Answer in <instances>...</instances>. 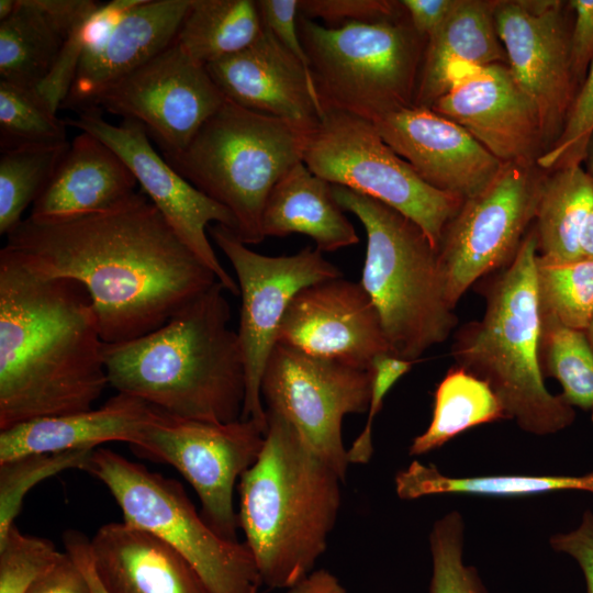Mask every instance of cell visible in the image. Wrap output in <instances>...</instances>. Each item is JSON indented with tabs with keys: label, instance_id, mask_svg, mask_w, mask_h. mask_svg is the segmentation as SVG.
Returning <instances> with one entry per match:
<instances>
[{
	"label": "cell",
	"instance_id": "obj_30",
	"mask_svg": "<svg viewBox=\"0 0 593 593\" xmlns=\"http://www.w3.org/2000/svg\"><path fill=\"white\" fill-rule=\"evenodd\" d=\"M261 31L256 1L191 0L175 41L206 66L244 49Z\"/></svg>",
	"mask_w": 593,
	"mask_h": 593
},
{
	"label": "cell",
	"instance_id": "obj_1",
	"mask_svg": "<svg viewBox=\"0 0 593 593\" xmlns=\"http://www.w3.org/2000/svg\"><path fill=\"white\" fill-rule=\"evenodd\" d=\"M4 248L38 272L81 283L105 344L159 328L219 281L143 192L102 212L27 216Z\"/></svg>",
	"mask_w": 593,
	"mask_h": 593
},
{
	"label": "cell",
	"instance_id": "obj_12",
	"mask_svg": "<svg viewBox=\"0 0 593 593\" xmlns=\"http://www.w3.org/2000/svg\"><path fill=\"white\" fill-rule=\"evenodd\" d=\"M208 232L232 265L242 298L237 336L246 394L240 418L268 426L261 379L284 314L301 290L343 275L311 246L290 256H266L251 250L226 226L214 224Z\"/></svg>",
	"mask_w": 593,
	"mask_h": 593
},
{
	"label": "cell",
	"instance_id": "obj_18",
	"mask_svg": "<svg viewBox=\"0 0 593 593\" xmlns=\"http://www.w3.org/2000/svg\"><path fill=\"white\" fill-rule=\"evenodd\" d=\"M430 109L463 127L502 163L536 165L547 152L538 108L507 64L458 69Z\"/></svg>",
	"mask_w": 593,
	"mask_h": 593
},
{
	"label": "cell",
	"instance_id": "obj_3",
	"mask_svg": "<svg viewBox=\"0 0 593 593\" xmlns=\"http://www.w3.org/2000/svg\"><path fill=\"white\" fill-rule=\"evenodd\" d=\"M226 289L216 281L159 328L103 345L109 385L176 417L240 419L246 373Z\"/></svg>",
	"mask_w": 593,
	"mask_h": 593
},
{
	"label": "cell",
	"instance_id": "obj_45",
	"mask_svg": "<svg viewBox=\"0 0 593 593\" xmlns=\"http://www.w3.org/2000/svg\"><path fill=\"white\" fill-rule=\"evenodd\" d=\"M415 361L401 358L390 351L377 355L371 363V395L368 407V422H373L382 407L390 389L411 370Z\"/></svg>",
	"mask_w": 593,
	"mask_h": 593
},
{
	"label": "cell",
	"instance_id": "obj_52",
	"mask_svg": "<svg viewBox=\"0 0 593 593\" xmlns=\"http://www.w3.org/2000/svg\"><path fill=\"white\" fill-rule=\"evenodd\" d=\"M18 0H1L0 1V21L9 18L16 9Z\"/></svg>",
	"mask_w": 593,
	"mask_h": 593
},
{
	"label": "cell",
	"instance_id": "obj_51",
	"mask_svg": "<svg viewBox=\"0 0 593 593\" xmlns=\"http://www.w3.org/2000/svg\"><path fill=\"white\" fill-rule=\"evenodd\" d=\"M583 161L586 166V172L592 177L593 179V130L589 135L585 149H584V156Z\"/></svg>",
	"mask_w": 593,
	"mask_h": 593
},
{
	"label": "cell",
	"instance_id": "obj_32",
	"mask_svg": "<svg viewBox=\"0 0 593 593\" xmlns=\"http://www.w3.org/2000/svg\"><path fill=\"white\" fill-rule=\"evenodd\" d=\"M65 40L35 0H18L15 11L0 21V80L36 89Z\"/></svg>",
	"mask_w": 593,
	"mask_h": 593
},
{
	"label": "cell",
	"instance_id": "obj_11",
	"mask_svg": "<svg viewBox=\"0 0 593 593\" xmlns=\"http://www.w3.org/2000/svg\"><path fill=\"white\" fill-rule=\"evenodd\" d=\"M544 171L537 165L504 163L445 225L437 253L452 309L475 281L503 269L516 256L536 217L548 174Z\"/></svg>",
	"mask_w": 593,
	"mask_h": 593
},
{
	"label": "cell",
	"instance_id": "obj_42",
	"mask_svg": "<svg viewBox=\"0 0 593 593\" xmlns=\"http://www.w3.org/2000/svg\"><path fill=\"white\" fill-rule=\"evenodd\" d=\"M256 3L262 26L269 29L311 75L298 29L299 0H259Z\"/></svg>",
	"mask_w": 593,
	"mask_h": 593
},
{
	"label": "cell",
	"instance_id": "obj_22",
	"mask_svg": "<svg viewBox=\"0 0 593 593\" xmlns=\"http://www.w3.org/2000/svg\"><path fill=\"white\" fill-rule=\"evenodd\" d=\"M191 0H143L124 13L99 41L88 45L61 105L91 107L110 85L170 46Z\"/></svg>",
	"mask_w": 593,
	"mask_h": 593
},
{
	"label": "cell",
	"instance_id": "obj_26",
	"mask_svg": "<svg viewBox=\"0 0 593 593\" xmlns=\"http://www.w3.org/2000/svg\"><path fill=\"white\" fill-rule=\"evenodd\" d=\"M496 1L457 0L426 42L414 105L432 108L463 67L507 64L494 23Z\"/></svg>",
	"mask_w": 593,
	"mask_h": 593
},
{
	"label": "cell",
	"instance_id": "obj_8",
	"mask_svg": "<svg viewBox=\"0 0 593 593\" xmlns=\"http://www.w3.org/2000/svg\"><path fill=\"white\" fill-rule=\"evenodd\" d=\"M317 100L371 122L414 105L427 38L410 20L327 27L299 14Z\"/></svg>",
	"mask_w": 593,
	"mask_h": 593
},
{
	"label": "cell",
	"instance_id": "obj_14",
	"mask_svg": "<svg viewBox=\"0 0 593 593\" xmlns=\"http://www.w3.org/2000/svg\"><path fill=\"white\" fill-rule=\"evenodd\" d=\"M260 391L266 411L284 417L345 482L350 462L342 423L348 414L368 411L370 371L276 344Z\"/></svg>",
	"mask_w": 593,
	"mask_h": 593
},
{
	"label": "cell",
	"instance_id": "obj_37",
	"mask_svg": "<svg viewBox=\"0 0 593 593\" xmlns=\"http://www.w3.org/2000/svg\"><path fill=\"white\" fill-rule=\"evenodd\" d=\"M465 521L458 511L438 518L429 533V593H489L478 570L463 562Z\"/></svg>",
	"mask_w": 593,
	"mask_h": 593
},
{
	"label": "cell",
	"instance_id": "obj_38",
	"mask_svg": "<svg viewBox=\"0 0 593 593\" xmlns=\"http://www.w3.org/2000/svg\"><path fill=\"white\" fill-rule=\"evenodd\" d=\"M93 449L26 455L0 463V539L14 524L25 494L65 469H83Z\"/></svg>",
	"mask_w": 593,
	"mask_h": 593
},
{
	"label": "cell",
	"instance_id": "obj_6",
	"mask_svg": "<svg viewBox=\"0 0 593 593\" xmlns=\"http://www.w3.org/2000/svg\"><path fill=\"white\" fill-rule=\"evenodd\" d=\"M332 191L365 228L360 284L379 314L390 353L417 361L458 324L446 299L437 249L416 223L393 208L343 186L332 184Z\"/></svg>",
	"mask_w": 593,
	"mask_h": 593
},
{
	"label": "cell",
	"instance_id": "obj_13",
	"mask_svg": "<svg viewBox=\"0 0 593 593\" xmlns=\"http://www.w3.org/2000/svg\"><path fill=\"white\" fill-rule=\"evenodd\" d=\"M266 430L254 419L209 423L159 410L131 448L176 468L198 494L205 522L223 538L237 541L234 486L257 461Z\"/></svg>",
	"mask_w": 593,
	"mask_h": 593
},
{
	"label": "cell",
	"instance_id": "obj_49",
	"mask_svg": "<svg viewBox=\"0 0 593 593\" xmlns=\"http://www.w3.org/2000/svg\"><path fill=\"white\" fill-rule=\"evenodd\" d=\"M287 593H347V591L332 572L317 569L287 589Z\"/></svg>",
	"mask_w": 593,
	"mask_h": 593
},
{
	"label": "cell",
	"instance_id": "obj_39",
	"mask_svg": "<svg viewBox=\"0 0 593 593\" xmlns=\"http://www.w3.org/2000/svg\"><path fill=\"white\" fill-rule=\"evenodd\" d=\"M63 553L51 540L24 535L13 524L0 539V593H26Z\"/></svg>",
	"mask_w": 593,
	"mask_h": 593
},
{
	"label": "cell",
	"instance_id": "obj_48",
	"mask_svg": "<svg viewBox=\"0 0 593 593\" xmlns=\"http://www.w3.org/2000/svg\"><path fill=\"white\" fill-rule=\"evenodd\" d=\"M64 544L66 551L87 577L91 592L108 593L96 573L90 552V540L82 534L71 530L64 535Z\"/></svg>",
	"mask_w": 593,
	"mask_h": 593
},
{
	"label": "cell",
	"instance_id": "obj_16",
	"mask_svg": "<svg viewBox=\"0 0 593 593\" xmlns=\"http://www.w3.org/2000/svg\"><path fill=\"white\" fill-rule=\"evenodd\" d=\"M97 110H81L76 119L66 120V123L96 136L113 149L132 171L142 192L181 240L216 276L227 292L239 295L237 281L222 266L208 238L212 223L235 232L236 223L232 213L175 170L154 149L148 134L138 122L123 120L115 125L101 118Z\"/></svg>",
	"mask_w": 593,
	"mask_h": 593
},
{
	"label": "cell",
	"instance_id": "obj_15",
	"mask_svg": "<svg viewBox=\"0 0 593 593\" xmlns=\"http://www.w3.org/2000/svg\"><path fill=\"white\" fill-rule=\"evenodd\" d=\"M225 101L205 65L175 41L105 88L90 108L138 122L159 145L163 156L170 157L188 146Z\"/></svg>",
	"mask_w": 593,
	"mask_h": 593
},
{
	"label": "cell",
	"instance_id": "obj_24",
	"mask_svg": "<svg viewBox=\"0 0 593 593\" xmlns=\"http://www.w3.org/2000/svg\"><path fill=\"white\" fill-rule=\"evenodd\" d=\"M158 411L138 398L118 393L99 409L20 423L0 433V463L33 454L94 449L108 441L132 446Z\"/></svg>",
	"mask_w": 593,
	"mask_h": 593
},
{
	"label": "cell",
	"instance_id": "obj_10",
	"mask_svg": "<svg viewBox=\"0 0 593 593\" xmlns=\"http://www.w3.org/2000/svg\"><path fill=\"white\" fill-rule=\"evenodd\" d=\"M305 166L332 184L371 197L416 223L438 249L445 225L463 200L426 183L381 137L373 122L323 110L309 133Z\"/></svg>",
	"mask_w": 593,
	"mask_h": 593
},
{
	"label": "cell",
	"instance_id": "obj_40",
	"mask_svg": "<svg viewBox=\"0 0 593 593\" xmlns=\"http://www.w3.org/2000/svg\"><path fill=\"white\" fill-rule=\"evenodd\" d=\"M593 130V61L577 90L561 135L538 159L542 170L580 165L590 133Z\"/></svg>",
	"mask_w": 593,
	"mask_h": 593
},
{
	"label": "cell",
	"instance_id": "obj_36",
	"mask_svg": "<svg viewBox=\"0 0 593 593\" xmlns=\"http://www.w3.org/2000/svg\"><path fill=\"white\" fill-rule=\"evenodd\" d=\"M67 126L36 89L0 80L1 150L67 143Z\"/></svg>",
	"mask_w": 593,
	"mask_h": 593
},
{
	"label": "cell",
	"instance_id": "obj_23",
	"mask_svg": "<svg viewBox=\"0 0 593 593\" xmlns=\"http://www.w3.org/2000/svg\"><path fill=\"white\" fill-rule=\"evenodd\" d=\"M90 552L108 593H209L172 547L125 522L101 526L90 540Z\"/></svg>",
	"mask_w": 593,
	"mask_h": 593
},
{
	"label": "cell",
	"instance_id": "obj_27",
	"mask_svg": "<svg viewBox=\"0 0 593 593\" xmlns=\"http://www.w3.org/2000/svg\"><path fill=\"white\" fill-rule=\"evenodd\" d=\"M332 183L313 174L303 161L272 188L262 213V234L283 237L292 233L311 237L320 251H335L359 243Z\"/></svg>",
	"mask_w": 593,
	"mask_h": 593
},
{
	"label": "cell",
	"instance_id": "obj_4",
	"mask_svg": "<svg viewBox=\"0 0 593 593\" xmlns=\"http://www.w3.org/2000/svg\"><path fill=\"white\" fill-rule=\"evenodd\" d=\"M266 412L262 450L239 479L238 523L261 582L289 589L325 552L344 481L284 417Z\"/></svg>",
	"mask_w": 593,
	"mask_h": 593
},
{
	"label": "cell",
	"instance_id": "obj_53",
	"mask_svg": "<svg viewBox=\"0 0 593 593\" xmlns=\"http://www.w3.org/2000/svg\"><path fill=\"white\" fill-rule=\"evenodd\" d=\"M585 334H586V337L593 348V314H592V317H591V321L585 329Z\"/></svg>",
	"mask_w": 593,
	"mask_h": 593
},
{
	"label": "cell",
	"instance_id": "obj_31",
	"mask_svg": "<svg viewBox=\"0 0 593 593\" xmlns=\"http://www.w3.org/2000/svg\"><path fill=\"white\" fill-rule=\"evenodd\" d=\"M503 419L507 416L490 385L465 369L452 367L435 390L430 424L413 439L409 454H427L474 426Z\"/></svg>",
	"mask_w": 593,
	"mask_h": 593
},
{
	"label": "cell",
	"instance_id": "obj_44",
	"mask_svg": "<svg viewBox=\"0 0 593 593\" xmlns=\"http://www.w3.org/2000/svg\"><path fill=\"white\" fill-rule=\"evenodd\" d=\"M550 547L571 557L580 567L585 593H593V512L585 510L574 529L555 534L549 539Z\"/></svg>",
	"mask_w": 593,
	"mask_h": 593
},
{
	"label": "cell",
	"instance_id": "obj_17",
	"mask_svg": "<svg viewBox=\"0 0 593 593\" xmlns=\"http://www.w3.org/2000/svg\"><path fill=\"white\" fill-rule=\"evenodd\" d=\"M493 14L507 66L538 108L548 150L562 133L578 88L564 4L496 1Z\"/></svg>",
	"mask_w": 593,
	"mask_h": 593
},
{
	"label": "cell",
	"instance_id": "obj_43",
	"mask_svg": "<svg viewBox=\"0 0 593 593\" xmlns=\"http://www.w3.org/2000/svg\"><path fill=\"white\" fill-rule=\"evenodd\" d=\"M574 22L570 33L571 70L578 88L593 61V0H571Z\"/></svg>",
	"mask_w": 593,
	"mask_h": 593
},
{
	"label": "cell",
	"instance_id": "obj_54",
	"mask_svg": "<svg viewBox=\"0 0 593 593\" xmlns=\"http://www.w3.org/2000/svg\"><path fill=\"white\" fill-rule=\"evenodd\" d=\"M591 417H592V422H593V409L591 410Z\"/></svg>",
	"mask_w": 593,
	"mask_h": 593
},
{
	"label": "cell",
	"instance_id": "obj_2",
	"mask_svg": "<svg viewBox=\"0 0 593 593\" xmlns=\"http://www.w3.org/2000/svg\"><path fill=\"white\" fill-rule=\"evenodd\" d=\"M103 345L81 283L0 250V430L91 410L109 385Z\"/></svg>",
	"mask_w": 593,
	"mask_h": 593
},
{
	"label": "cell",
	"instance_id": "obj_9",
	"mask_svg": "<svg viewBox=\"0 0 593 593\" xmlns=\"http://www.w3.org/2000/svg\"><path fill=\"white\" fill-rule=\"evenodd\" d=\"M100 480L124 522L160 538L195 570L209 593H258L262 584L246 542L220 536L176 480L113 450L94 448L83 469Z\"/></svg>",
	"mask_w": 593,
	"mask_h": 593
},
{
	"label": "cell",
	"instance_id": "obj_5",
	"mask_svg": "<svg viewBox=\"0 0 593 593\" xmlns=\"http://www.w3.org/2000/svg\"><path fill=\"white\" fill-rule=\"evenodd\" d=\"M537 256L533 227L514 259L488 282L483 316L457 332L451 354L456 366L490 385L507 419L544 436L569 427L575 411L547 389L540 368Z\"/></svg>",
	"mask_w": 593,
	"mask_h": 593
},
{
	"label": "cell",
	"instance_id": "obj_29",
	"mask_svg": "<svg viewBox=\"0 0 593 593\" xmlns=\"http://www.w3.org/2000/svg\"><path fill=\"white\" fill-rule=\"evenodd\" d=\"M593 208V179L581 165L548 172L535 217L538 255L552 260L581 257L580 239Z\"/></svg>",
	"mask_w": 593,
	"mask_h": 593
},
{
	"label": "cell",
	"instance_id": "obj_34",
	"mask_svg": "<svg viewBox=\"0 0 593 593\" xmlns=\"http://www.w3.org/2000/svg\"><path fill=\"white\" fill-rule=\"evenodd\" d=\"M69 144L25 145L1 150V235L8 236L23 221L24 211L40 197Z\"/></svg>",
	"mask_w": 593,
	"mask_h": 593
},
{
	"label": "cell",
	"instance_id": "obj_47",
	"mask_svg": "<svg viewBox=\"0 0 593 593\" xmlns=\"http://www.w3.org/2000/svg\"><path fill=\"white\" fill-rule=\"evenodd\" d=\"M457 0H402L409 20L421 36L428 38L446 20Z\"/></svg>",
	"mask_w": 593,
	"mask_h": 593
},
{
	"label": "cell",
	"instance_id": "obj_50",
	"mask_svg": "<svg viewBox=\"0 0 593 593\" xmlns=\"http://www.w3.org/2000/svg\"><path fill=\"white\" fill-rule=\"evenodd\" d=\"M580 251L581 257L593 259V208L581 234Z\"/></svg>",
	"mask_w": 593,
	"mask_h": 593
},
{
	"label": "cell",
	"instance_id": "obj_21",
	"mask_svg": "<svg viewBox=\"0 0 593 593\" xmlns=\"http://www.w3.org/2000/svg\"><path fill=\"white\" fill-rule=\"evenodd\" d=\"M205 67L226 100L242 108L311 130L321 120L311 75L265 26L250 45Z\"/></svg>",
	"mask_w": 593,
	"mask_h": 593
},
{
	"label": "cell",
	"instance_id": "obj_7",
	"mask_svg": "<svg viewBox=\"0 0 593 593\" xmlns=\"http://www.w3.org/2000/svg\"><path fill=\"white\" fill-rule=\"evenodd\" d=\"M312 130L226 100L181 153L163 157L232 213L235 234L244 244L257 245L265 239L261 222L268 195L303 161Z\"/></svg>",
	"mask_w": 593,
	"mask_h": 593
},
{
	"label": "cell",
	"instance_id": "obj_20",
	"mask_svg": "<svg viewBox=\"0 0 593 593\" xmlns=\"http://www.w3.org/2000/svg\"><path fill=\"white\" fill-rule=\"evenodd\" d=\"M373 123L426 183L462 200L482 191L504 164L463 127L429 108L412 105Z\"/></svg>",
	"mask_w": 593,
	"mask_h": 593
},
{
	"label": "cell",
	"instance_id": "obj_33",
	"mask_svg": "<svg viewBox=\"0 0 593 593\" xmlns=\"http://www.w3.org/2000/svg\"><path fill=\"white\" fill-rule=\"evenodd\" d=\"M539 362L544 377L559 382L571 406L593 409V348L584 331L540 314Z\"/></svg>",
	"mask_w": 593,
	"mask_h": 593
},
{
	"label": "cell",
	"instance_id": "obj_35",
	"mask_svg": "<svg viewBox=\"0 0 593 593\" xmlns=\"http://www.w3.org/2000/svg\"><path fill=\"white\" fill-rule=\"evenodd\" d=\"M536 284L540 314L584 331L593 314V259H536Z\"/></svg>",
	"mask_w": 593,
	"mask_h": 593
},
{
	"label": "cell",
	"instance_id": "obj_46",
	"mask_svg": "<svg viewBox=\"0 0 593 593\" xmlns=\"http://www.w3.org/2000/svg\"><path fill=\"white\" fill-rule=\"evenodd\" d=\"M26 593H92L87 577L65 551L31 584Z\"/></svg>",
	"mask_w": 593,
	"mask_h": 593
},
{
	"label": "cell",
	"instance_id": "obj_25",
	"mask_svg": "<svg viewBox=\"0 0 593 593\" xmlns=\"http://www.w3.org/2000/svg\"><path fill=\"white\" fill-rule=\"evenodd\" d=\"M137 184L113 149L81 132L33 203L30 216L57 220L107 211L133 195Z\"/></svg>",
	"mask_w": 593,
	"mask_h": 593
},
{
	"label": "cell",
	"instance_id": "obj_28",
	"mask_svg": "<svg viewBox=\"0 0 593 593\" xmlns=\"http://www.w3.org/2000/svg\"><path fill=\"white\" fill-rule=\"evenodd\" d=\"M395 492L402 500H416L435 494H461L512 497L558 491H584L593 494V470L581 475L490 474L450 477L433 463L413 460L394 479Z\"/></svg>",
	"mask_w": 593,
	"mask_h": 593
},
{
	"label": "cell",
	"instance_id": "obj_19",
	"mask_svg": "<svg viewBox=\"0 0 593 593\" xmlns=\"http://www.w3.org/2000/svg\"><path fill=\"white\" fill-rule=\"evenodd\" d=\"M277 344L369 370L389 350L379 314L360 282L343 277L301 290L280 324Z\"/></svg>",
	"mask_w": 593,
	"mask_h": 593
},
{
	"label": "cell",
	"instance_id": "obj_41",
	"mask_svg": "<svg viewBox=\"0 0 593 593\" xmlns=\"http://www.w3.org/2000/svg\"><path fill=\"white\" fill-rule=\"evenodd\" d=\"M401 9L400 1L389 0H299L300 15L320 19L327 27L401 19Z\"/></svg>",
	"mask_w": 593,
	"mask_h": 593
}]
</instances>
